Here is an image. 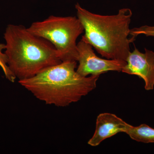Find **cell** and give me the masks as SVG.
Returning a JSON list of instances; mask_svg holds the SVG:
<instances>
[{"label":"cell","instance_id":"cell-2","mask_svg":"<svg viewBox=\"0 0 154 154\" xmlns=\"http://www.w3.org/2000/svg\"><path fill=\"white\" fill-rule=\"evenodd\" d=\"M75 8L84 28L82 40L91 44L103 57L126 61L131 52V43L136 38L129 37L131 10L122 8L118 14L104 16L87 11L79 3Z\"/></svg>","mask_w":154,"mask_h":154},{"label":"cell","instance_id":"cell-4","mask_svg":"<svg viewBox=\"0 0 154 154\" xmlns=\"http://www.w3.org/2000/svg\"><path fill=\"white\" fill-rule=\"evenodd\" d=\"M27 29L52 43L63 62L78 61L76 40L84 32L78 17L51 16L43 21L33 22Z\"/></svg>","mask_w":154,"mask_h":154},{"label":"cell","instance_id":"cell-7","mask_svg":"<svg viewBox=\"0 0 154 154\" xmlns=\"http://www.w3.org/2000/svg\"><path fill=\"white\" fill-rule=\"evenodd\" d=\"M132 125L113 113H100L96 119V129L88 144L96 146L103 141L117 134L126 133Z\"/></svg>","mask_w":154,"mask_h":154},{"label":"cell","instance_id":"cell-8","mask_svg":"<svg viewBox=\"0 0 154 154\" xmlns=\"http://www.w3.org/2000/svg\"><path fill=\"white\" fill-rule=\"evenodd\" d=\"M133 140L143 143H154V129L145 124L131 126L126 132Z\"/></svg>","mask_w":154,"mask_h":154},{"label":"cell","instance_id":"cell-5","mask_svg":"<svg viewBox=\"0 0 154 154\" xmlns=\"http://www.w3.org/2000/svg\"><path fill=\"white\" fill-rule=\"evenodd\" d=\"M79 65L76 72L82 76L100 75L108 71L122 72L126 62L118 60L104 59L98 57L91 44L81 39L77 44Z\"/></svg>","mask_w":154,"mask_h":154},{"label":"cell","instance_id":"cell-6","mask_svg":"<svg viewBox=\"0 0 154 154\" xmlns=\"http://www.w3.org/2000/svg\"><path fill=\"white\" fill-rule=\"evenodd\" d=\"M145 51V53H142L135 48L129 53L126 65L122 72L143 79L145 90L151 91L154 88V52L146 48Z\"/></svg>","mask_w":154,"mask_h":154},{"label":"cell","instance_id":"cell-3","mask_svg":"<svg viewBox=\"0 0 154 154\" xmlns=\"http://www.w3.org/2000/svg\"><path fill=\"white\" fill-rule=\"evenodd\" d=\"M9 69L19 81L62 62L54 46L22 25H9L4 33Z\"/></svg>","mask_w":154,"mask_h":154},{"label":"cell","instance_id":"cell-9","mask_svg":"<svg viewBox=\"0 0 154 154\" xmlns=\"http://www.w3.org/2000/svg\"><path fill=\"white\" fill-rule=\"evenodd\" d=\"M5 44H0V66L2 69L6 79L12 82H14L17 79L13 73L9 69L8 64V59L3 50L5 49Z\"/></svg>","mask_w":154,"mask_h":154},{"label":"cell","instance_id":"cell-10","mask_svg":"<svg viewBox=\"0 0 154 154\" xmlns=\"http://www.w3.org/2000/svg\"><path fill=\"white\" fill-rule=\"evenodd\" d=\"M130 35L136 37L140 34L148 36L154 37V26L144 25L139 28H135L131 29Z\"/></svg>","mask_w":154,"mask_h":154},{"label":"cell","instance_id":"cell-1","mask_svg":"<svg viewBox=\"0 0 154 154\" xmlns=\"http://www.w3.org/2000/svg\"><path fill=\"white\" fill-rule=\"evenodd\" d=\"M77 62H62L19 82L45 104L66 107L94 90L100 76L80 75L75 69Z\"/></svg>","mask_w":154,"mask_h":154}]
</instances>
